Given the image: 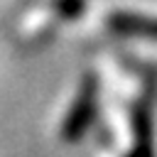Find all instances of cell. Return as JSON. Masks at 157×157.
Wrapping results in <instances>:
<instances>
[{
  "label": "cell",
  "mask_w": 157,
  "mask_h": 157,
  "mask_svg": "<svg viewBox=\"0 0 157 157\" xmlns=\"http://www.w3.org/2000/svg\"><path fill=\"white\" fill-rule=\"evenodd\" d=\"M96 98H98V78L93 74H86L78 83L76 98L66 113V120L61 125V137L66 142H78L96 115Z\"/></svg>",
  "instance_id": "cell-1"
},
{
  "label": "cell",
  "mask_w": 157,
  "mask_h": 157,
  "mask_svg": "<svg viewBox=\"0 0 157 157\" xmlns=\"http://www.w3.org/2000/svg\"><path fill=\"white\" fill-rule=\"evenodd\" d=\"M130 128H132V147L125 157H155V142H152V91H145L130 113Z\"/></svg>",
  "instance_id": "cell-2"
},
{
  "label": "cell",
  "mask_w": 157,
  "mask_h": 157,
  "mask_svg": "<svg viewBox=\"0 0 157 157\" xmlns=\"http://www.w3.org/2000/svg\"><path fill=\"white\" fill-rule=\"evenodd\" d=\"M108 29L123 37H145L157 39V17L135 15V12H110L108 15Z\"/></svg>",
  "instance_id": "cell-3"
},
{
  "label": "cell",
  "mask_w": 157,
  "mask_h": 157,
  "mask_svg": "<svg viewBox=\"0 0 157 157\" xmlns=\"http://www.w3.org/2000/svg\"><path fill=\"white\" fill-rule=\"evenodd\" d=\"M52 5H54V10H56L61 17L71 20V17H78V15L83 12L86 0H54Z\"/></svg>",
  "instance_id": "cell-4"
}]
</instances>
